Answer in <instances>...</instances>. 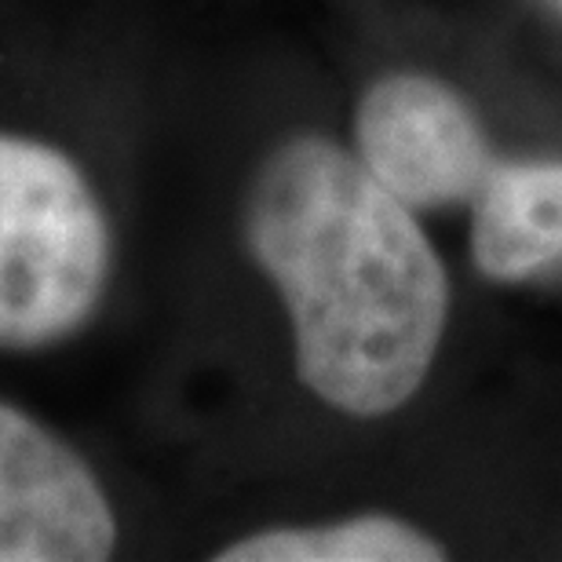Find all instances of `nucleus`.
<instances>
[{"label": "nucleus", "mask_w": 562, "mask_h": 562, "mask_svg": "<svg viewBox=\"0 0 562 562\" xmlns=\"http://www.w3.org/2000/svg\"><path fill=\"white\" fill-rule=\"evenodd\" d=\"M552 4H559V8H562V0H552Z\"/></svg>", "instance_id": "nucleus-7"}, {"label": "nucleus", "mask_w": 562, "mask_h": 562, "mask_svg": "<svg viewBox=\"0 0 562 562\" xmlns=\"http://www.w3.org/2000/svg\"><path fill=\"white\" fill-rule=\"evenodd\" d=\"M245 241L285 303L314 398L373 420L417 395L446 333V271L413 209L351 150L278 143L249 187Z\"/></svg>", "instance_id": "nucleus-1"}, {"label": "nucleus", "mask_w": 562, "mask_h": 562, "mask_svg": "<svg viewBox=\"0 0 562 562\" xmlns=\"http://www.w3.org/2000/svg\"><path fill=\"white\" fill-rule=\"evenodd\" d=\"M220 562H431L442 559L431 537L391 515H358L329 526L260 530L216 552Z\"/></svg>", "instance_id": "nucleus-6"}, {"label": "nucleus", "mask_w": 562, "mask_h": 562, "mask_svg": "<svg viewBox=\"0 0 562 562\" xmlns=\"http://www.w3.org/2000/svg\"><path fill=\"white\" fill-rule=\"evenodd\" d=\"M117 541V512L95 468L0 398V562H103Z\"/></svg>", "instance_id": "nucleus-3"}, {"label": "nucleus", "mask_w": 562, "mask_h": 562, "mask_svg": "<svg viewBox=\"0 0 562 562\" xmlns=\"http://www.w3.org/2000/svg\"><path fill=\"white\" fill-rule=\"evenodd\" d=\"M114 223L59 146L0 132V351L81 336L114 281Z\"/></svg>", "instance_id": "nucleus-2"}, {"label": "nucleus", "mask_w": 562, "mask_h": 562, "mask_svg": "<svg viewBox=\"0 0 562 562\" xmlns=\"http://www.w3.org/2000/svg\"><path fill=\"white\" fill-rule=\"evenodd\" d=\"M358 161L409 209L457 205L479 194L490 146L464 99L424 74L376 81L355 114Z\"/></svg>", "instance_id": "nucleus-4"}, {"label": "nucleus", "mask_w": 562, "mask_h": 562, "mask_svg": "<svg viewBox=\"0 0 562 562\" xmlns=\"http://www.w3.org/2000/svg\"><path fill=\"white\" fill-rule=\"evenodd\" d=\"M471 256L497 281H522L562 260V161H515L486 176Z\"/></svg>", "instance_id": "nucleus-5"}]
</instances>
